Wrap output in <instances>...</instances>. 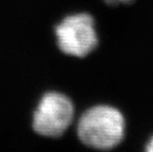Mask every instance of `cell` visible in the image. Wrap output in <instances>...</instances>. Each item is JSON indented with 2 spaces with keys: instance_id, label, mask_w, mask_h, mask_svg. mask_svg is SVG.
Returning a JSON list of instances; mask_svg holds the SVG:
<instances>
[{
  "instance_id": "obj_1",
  "label": "cell",
  "mask_w": 153,
  "mask_h": 152,
  "mask_svg": "<svg viewBox=\"0 0 153 152\" xmlns=\"http://www.w3.org/2000/svg\"><path fill=\"white\" fill-rule=\"evenodd\" d=\"M126 121L118 109L100 105L81 116L77 132L83 144L96 149H111L123 141Z\"/></svg>"
},
{
  "instance_id": "obj_2",
  "label": "cell",
  "mask_w": 153,
  "mask_h": 152,
  "mask_svg": "<svg viewBox=\"0 0 153 152\" xmlns=\"http://www.w3.org/2000/svg\"><path fill=\"white\" fill-rule=\"evenodd\" d=\"M55 36L59 50L76 57L86 56L98 44L94 19L87 13L63 19L55 28Z\"/></svg>"
},
{
  "instance_id": "obj_3",
  "label": "cell",
  "mask_w": 153,
  "mask_h": 152,
  "mask_svg": "<svg viewBox=\"0 0 153 152\" xmlns=\"http://www.w3.org/2000/svg\"><path fill=\"white\" fill-rule=\"evenodd\" d=\"M74 107L65 95L47 93L41 99L33 117V128L38 134L57 137L63 134L73 121Z\"/></svg>"
},
{
  "instance_id": "obj_4",
  "label": "cell",
  "mask_w": 153,
  "mask_h": 152,
  "mask_svg": "<svg viewBox=\"0 0 153 152\" xmlns=\"http://www.w3.org/2000/svg\"><path fill=\"white\" fill-rule=\"evenodd\" d=\"M133 0H106L110 4H118V3H131Z\"/></svg>"
},
{
  "instance_id": "obj_5",
  "label": "cell",
  "mask_w": 153,
  "mask_h": 152,
  "mask_svg": "<svg viewBox=\"0 0 153 152\" xmlns=\"http://www.w3.org/2000/svg\"><path fill=\"white\" fill-rule=\"evenodd\" d=\"M145 150L147 152H153V136L148 140L147 143H146Z\"/></svg>"
}]
</instances>
